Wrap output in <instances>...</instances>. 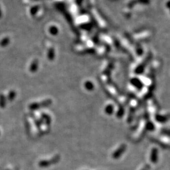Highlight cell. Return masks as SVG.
Wrapping results in <instances>:
<instances>
[{
	"instance_id": "8",
	"label": "cell",
	"mask_w": 170,
	"mask_h": 170,
	"mask_svg": "<svg viewBox=\"0 0 170 170\" xmlns=\"http://www.w3.org/2000/svg\"><path fill=\"white\" fill-rule=\"evenodd\" d=\"M124 113V109H121L120 110H119V111H118L117 112V116L118 117V118H121L122 116H123Z\"/></svg>"
},
{
	"instance_id": "3",
	"label": "cell",
	"mask_w": 170,
	"mask_h": 170,
	"mask_svg": "<svg viewBox=\"0 0 170 170\" xmlns=\"http://www.w3.org/2000/svg\"><path fill=\"white\" fill-rule=\"evenodd\" d=\"M130 83L134 87L139 89V90H140V89H141L143 88L142 83L138 78H132L130 80Z\"/></svg>"
},
{
	"instance_id": "4",
	"label": "cell",
	"mask_w": 170,
	"mask_h": 170,
	"mask_svg": "<svg viewBox=\"0 0 170 170\" xmlns=\"http://www.w3.org/2000/svg\"><path fill=\"white\" fill-rule=\"evenodd\" d=\"M156 120L160 123H165V122L168 121L169 119V115H156Z\"/></svg>"
},
{
	"instance_id": "6",
	"label": "cell",
	"mask_w": 170,
	"mask_h": 170,
	"mask_svg": "<svg viewBox=\"0 0 170 170\" xmlns=\"http://www.w3.org/2000/svg\"><path fill=\"white\" fill-rule=\"evenodd\" d=\"M146 128L148 130H153L154 129V125L151 122H149L146 125Z\"/></svg>"
},
{
	"instance_id": "9",
	"label": "cell",
	"mask_w": 170,
	"mask_h": 170,
	"mask_svg": "<svg viewBox=\"0 0 170 170\" xmlns=\"http://www.w3.org/2000/svg\"><path fill=\"white\" fill-rule=\"evenodd\" d=\"M166 6H167V8H170V1H169L168 3H167Z\"/></svg>"
},
{
	"instance_id": "5",
	"label": "cell",
	"mask_w": 170,
	"mask_h": 170,
	"mask_svg": "<svg viewBox=\"0 0 170 170\" xmlns=\"http://www.w3.org/2000/svg\"><path fill=\"white\" fill-rule=\"evenodd\" d=\"M105 112L106 115H112L114 113V106L112 105V104H109V105H106L105 108Z\"/></svg>"
},
{
	"instance_id": "10",
	"label": "cell",
	"mask_w": 170,
	"mask_h": 170,
	"mask_svg": "<svg viewBox=\"0 0 170 170\" xmlns=\"http://www.w3.org/2000/svg\"><path fill=\"white\" fill-rule=\"evenodd\" d=\"M143 170H144V169H143Z\"/></svg>"
},
{
	"instance_id": "1",
	"label": "cell",
	"mask_w": 170,
	"mask_h": 170,
	"mask_svg": "<svg viewBox=\"0 0 170 170\" xmlns=\"http://www.w3.org/2000/svg\"><path fill=\"white\" fill-rule=\"evenodd\" d=\"M126 149L127 146L126 144H122L120 147L113 153L112 157L115 159H117L118 158H120V157L125 153V151H126Z\"/></svg>"
},
{
	"instance_id": "7",
	"label": "cell",
	"mask_w": 170,
	"mask_h": 170,
	"mask_svg": "<svg viewBox=\"0 0 170 170\" xmlns=\"http://www.w3.org/2000/svg\"><path fill=\"white\" fill-rule=\"evenodd\" d=\"M85 88L87 89L88 90H92L94 88V85L91 82L87 81L85 84Z\"/></svg>"
},
{
	"instance_id": "2",
	"label": "cell",
	"mask_w": 170,
	"mask_h": 170,
	"mask_svg": "<svg viewBox=\"0 0 170 170\" xmlns=\"http://www.w3.org/2000/svg\"><path fill=\"white\" fill-rule=\"evenodd\" d=\"M158 159V150L156 148H153L151 153V161L153 164H156Z\"/></svg>"
}]
</instances>
